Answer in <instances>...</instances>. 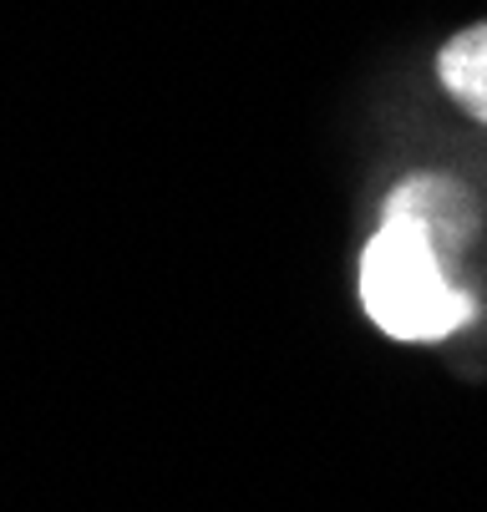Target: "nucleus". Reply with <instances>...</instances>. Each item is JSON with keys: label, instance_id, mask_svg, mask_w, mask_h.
<instances>
[{"label": "nucleus", "instance_id": "obj_1", "mask_svg": "<svg viewBox=\"0 0 487 512\" xmlns=\"http://www.w3.org/2000/svg\"><path fill=\"white\" fill-rule=\"evenodd\" d=\"M361 305L391 340H447L472 320V295L442 274V254L432 249L416 218L391 213L361 254Z\"/></svg>", "mask_w": 487, "mask_h": 512}, {"label": "nucleus", "instance_id": "obj_2", "mask_svg": "<svg viewBox=\"0 0 487 512\" xmlns=\"http://www.w3.org/2000/svg\"><path fill=\"white\" fill-rule=\"evenodd\" d=\"M391 213L416 218V224L427 229V239H432L437 254H442V249L457 254V249L472 239V229H477V198H472L457 178H447V173L406 178V183L386 198V218H391Z\"/></svg>", "mask_w": 487, "mask_h": 512}, {"label": "nucleus", "instance_id": "obj_3", "mask_svg": "<svg viewBox=\"0 0 487 512\" xmlns=\"http://www.w3.org/2000/svg\"><path fill=\"white\" fill-rule=\"evenodd\" d=\"M437 82L447 87V97L477 117L487 127V21L457 31L442 51H437Z\"/></svg>", "mask_w": 487, "mask_h": 512}]
</instances>
